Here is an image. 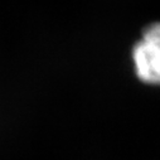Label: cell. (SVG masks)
Here are the masks:
<instances>
[{
	"mask_svg": "<svg viewBox=\"0 0 160 160\" xmlns=\"http://www.w3.org/2000/svg\"><path fill=\"white\" fill-rule=\"evenodd\" d=\"M135 74L141 82L160 86V22L148 25L132 47Z\"/></svg>",
	"mask_w": 160,
	"mask_h": 160,
	"instance_id": "obj_1",
	"label": "cell"
}]
</instances>
